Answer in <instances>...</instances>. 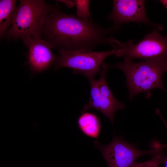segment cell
<instances>
[{"mask_svg":"<svg viewBox=\"0 0 167 167\" xmlns=\"http://www.w3.org/2000/svg\"><path fill=\"white\" fill-rule=\"evenodd\" d=\"M117 31L113 25L104 28L91 18L65 13L57 3L46 18L42 39L59 50H92L101 44L117 47L121 42L112 35Z\"/></svg>","mask_w":167,"mask_h":167,"instance_id":"6da1fadb","label":"cell"},{"mask_svg":"<svg viewBox=\"0 0 167 167\" xmlns=\"http://www.w3.org/2000/svg\"><path fill=\"white\" fill-rule=\"evenodd\" d=\"M108 66L109 68H117L124 73L131 101L137 94L148 93L155 88L161 89L167 92L162 81V75L167 71V58H156L139 62L124 59L122 62L108 64Z\"/></svg>","mask_w":167,"mask_h":167,"instance_id":"7a4b0ae2","label":"cell"},{"mask_svg":"<svg viewBox=\"0 0 167 167\" xmlns=\"http://www.w3.org/2000/svg\"><path fill=\"white\" fill-rule=\"evenodd\" d=\"M54 6L43 0H20L13 15L11 26L4 36L15 40L29 37L42 39L45 19Z\"/></svg>","mask_w":167,"mask_h":167,"instance_id":"3957f363","label":"cell"},{"mask_svg":"<svg viewBox=\"0 0 167 167\" xmlns=\"http://www.w3.org/2000/svg\"><path fill=\"white\" fill-rule=\"evenodd\" d=\"M59 51V56L54 64L55 70L62 67L71 68L74 74H82L89 79L100 73L101 65L106 58L112 55L116 56L119 50L118 47L103 51L85 49Z\"/></svg>","mask_w":167,"mask_h":167,"instance_id":"277c9868","label":"cell"},{"mask_svg":"<svg viewBox=\"0 0 167 167\" xmlns=\"http://www.w3.org/2000/svg\"><path fill=\"white\" fill-rule=\"evenodd\" d=\"M93 144L101 153L107 167H130L140 156L153 155L167 147V143H158L152 150H141L126 141L123 136H117L115 134L112 141L107 145H103L97 140Z\"/></svg>","mask_w":167,"mask_h":167,"instance_id":"5b68a950","label":"cell"},{"mask_svg":"<svg viewBox=\"0 0 167 167\" xmlns=\"http://www.w3.org/2000/svg\"><path fill=\"white\" fill-rule=\"evenodd\" d=\"M158 30L154 29L136 44L131 40L126 43L121 42L119 46V52L116 56L132 60L167 58V36H163Z\"/></svg>","mask_w":167,"mask_h":167,"instance_id":"8992f818","label":"cell"},{"mask_svg":"<svg viewBox=\"0 0 167 167\" xmlns=\"http://www.w3.org/2000/svg\"><path fill=\"white\" fill-rule=\"evenodd\" d=\"M112 2V10L107 19L113 22V25L118 31L122 24L129 22L154 26L159 30L162 29V25L152 23L147 17L144 0H114Z\"/></svg>","mask_w":167,"mask_h":167,"instance_id":"52a82bcc","label":"cell"},{"mask_svg":"<svg viewBox=\"0 0 167 167\" xmlns=\"http://www.w3.org/2000/svg\"><path fill=\"white\" fill-rule=\"evenodd\" d=\"M22 40L28 49V64L33 73L41 72L54 64L57 57L53 53V48L49 42L43 39L30 37Z\"/></svg>","mask_w":167,"mask_h":167,"instance_id":"ba28073f","label":"cell"},{"mask_svg":"<svg viewBox=\"0 0 167 167\" xmlns=\"http://www.w3.org/2000/svg\"><path fill=\"white\" fill-rule=\"evenodd\" d=\"M100 78L98 79L100 90L99 106L98 110L108 117L113 126L115 113L123 109L125 105L117 100L107 84L106 74L109 68L108 64L103 62L101 66Z\"/></svg>","mask_w":167,"mask_h":167,"instance_id":"9c48e42d","label":"cell"},{"mask_svg":"<svg viewBox=\"0 0 167 167\" xmlns=\"http://www.w3.org/2000/svg\"><path fill=\"white\" fill-rule=\"evenodd\" d=\"M81 113L77 121L79 130L86 136L98 139L102 127L99 118L91 112L87 111Z\"/></svg>","mask_w":167,"mask_h":167,"instance_id":"30bf717a","label":"cell"},{"mask_svg":"<svg viewBox=\"0 0 167 167\" xmlns=\"http://www.w3.org/2000/svg\"><path fill=\"white\" fill-rule=\"evenodd\" d=\"M15 0L0 1V36L1 37L11 25L12 18L16 8Z\"/></svg>","mask_w":167,"mask_h":167,"instance_id":"8fae6325","label":"cell"},{"mask_svg":"<svg viewBox=\"0 0 167 167\" xmlns=\"http://www.w3.org/2000/svg\"><path fill=\"white\" fill-rule=\"evenodd\" d=\"M90 86V98L88 103L83 107L81 113L93 109L97 110L99 102L100 90L98 79L94 78L89 79Z\"/></svg>","mask_w":167,"mask_h":167,"instance_id":"7c38bea8","label":"cell"},{"mask_svg":"<svg viewBox=\"0 0 167 167\" xmlns=\"http://www.w3.org/2000/svg\"><path fill=\"white\" fill-rule=\"evenodd\" d=\"M162 149L153 154L149 160L141 163L134 162L130 167H158L162 164H165L166 156Z\"/></svg>","mask_w":167,"mask_h":167,"instance_id":"4fadbf2b","label":"cell"},{"mask_svg":"<svg viewBox=\"0 0 167 167\" xmlns=\"http://www.w3.org/2000/svg\"><path fill=\"white\" fill-rule=\"evenodd\" d=\"M74 1L76 8L75 15L80 18H91L89 8L90 1L88 0H75Z\"/></svg>","mask_w":167,"mask_h":167,"instance_id":"5bb4252c","label":"cell"},{"mask_svg":"<svg viewBox=\"0 0 167 167\" xmlns=\"http://www.w3.org/2000/svg\"><path fill=\"white\" fill-rule=\"evenodd\" d=\"M57 2H61L65 4L68 8H71L75 6L74 1L69 0H56Z\"/></svg>","mask_w":167,"mask_h":167,"instance_id":"9a60e30c","label":"cell"},{"mask_svg":"<svg viewBox=\"0 0 167 167\" xmlns=\"http://www.w3.org/2000/svg\"><path fill=\"white\" fill-rule=\"evenodd\" d=\"M160 1L167 9V0H161Z\"/></svg>","mask_w":167,"mask_h":167,"instance_id":"2e32d148","label":"cell"},{"mask_svg":"<svg viewBox=\"0 0 167 167\" xmlns=\"http://www.w3.org/2000/svg\"><path fill=\"white\" fill-rule=\"evenodd\" d=\"M165 164V167H167V156L166 157Z\"/></svg>","mask_w":167,"mask_h":167,"instance_id":"e0dca14e","label":"cell"},{"mask_svg":"<svg viewBox=\"0 0 167 167\" xmlns=\"http://www.w3.org/2000/svg\"><path fill=\"white\" fill-rule=\"evenodd\" d=\"M165 125V126L166 129V133H167V123H166Z\"/></svg>","mask_w":167,"mask_h":167,"instance_id":"ac0fdd59","label":"cell"}]
</instances>
